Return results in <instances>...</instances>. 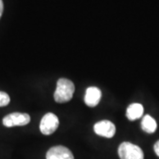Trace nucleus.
I'll use <instances>...</instances> for the list:
<instances>
[{"instance_id": "obj_10", "label": "nucleus", "mask_w": 159, "mask_h": 159, "mask_svg": "<svg viewBox=\"0 0 159 159\" xmlns=\"http://www.w3.org/2000/svg\"><path fill=\"white\" fill-rule=\"evenodd\" d=\"M10 102V97L6 92L0 91V107L6 106Z\"/></svg>"}, {"instance_id": "obj_11", "label": "nucleus", "mask_w": 159, "mask_h": 159, "mask_svg": "<svg viewBox=\"0 0 159 159\" xmlns=\"http://www.w3.org/2000/svg\"><path fill=\"white\" fill-rule=\"evenodd\" d=\"M154 150H155L156 154L159 157V141H157V142L155 143V145H154Z\"/></svg>"}, {"instance_id": "obj_6", "label": "nucleus", "mask_w": 159, "mask_h": 159, "mask_svg": "<svg viewBox=\"0 0 159 159\" xmlns=\"http://www.w3.org/2000/svg\"><path fill=\"white\" fill-rule=\"evenodd\" d=\"M46 159H74L72 151L64 146L51 148L46 154Z\"/></svg>"}, {"instance_id": "obj_5", "label": "nucleus", "mask_w": 159, "mask_h": 159, "mask_svg": "<svg viewBox=\"0 0 159 159\" xmlns=\"http://www.w3.org/2000/svg\"><path fill=\"white\" fill-rule=\"evenodd\" d=\"M94 131L97 135L105 138H111L114 136L116 133V127L112 122L109 120H102L95 124Z\"/></svg>"}, {"instance_id": "obj_9", "label": "nucleus", "mask_w": 159, "mask_h": 159, "mask_svg": "<svg viewBox=\"0 0 159 159\" xmlns=\"http://www.w3.org/2000/svg\"><path fill=\"white\" fill-rule=\"evenodd\" d=\"M157 122L156 120L149 115H145L142 120V130L148 134H153L157 130Z\"/></svg>"}, {"instance_id": "obj_8", "label": "nucleus", "mask_w": 159, "mask_h": 159, "mask_svg": "<svg viewBox=\"0 0 159 159\" xmlns=\"http://www.w3.org/2000/svg\"><path fill=\"white\" fill-rule=\"evenodd\" d=\"M142 114H143V106L141 103H132L126 110V117L131 121L140 119Z\"/></svg>"}, {"instance_id": "obj_1", "label": "nucleus", "mask_w": 159, "mask_h": 159, "mask_svg": "<svg viewBox=\"0 0 159 159\" xmlns=\"http://www.w3.org/2000/svg\"><path fill=\"white\" fill-rule=\"evenodd\" d=\"M75 87L70 80L61 78L57 80V89L54 93V99L58 103L69 102L74 96Z\"/></svg>"}, {"instance_id": "obj_3", "label": "nucleus", "mask_w": 159, "mask_h": 159, "mask_svg": "<svg viewBox=\"0 0 159 159\" xmlns=\"http://www.w3.org/2000/svg\"><path fill=\"white\" fill-rule=\"evenodd\" d=\"M59 125L58 118L55 114H45L40 122V131L44 135H50L57 130Z\"/></svg>"}, {"instance_id": "obj_7", "label": "nucleus", "mask_w": 159, "mask_h": 159, "mask_svg": "<svg viewBox=\"0 0 159 159\" xmlns=\"http://www.w3.org/2000/svg\"><path fill=\"white\" fill-rule=\"evenodd\" d=\"M102 97V92L97 87H89L87 89L84 101L89 107H95L100 102Z\"/></svg>"}, {"instance_id": "obj_12", "label": "nucleus", "mask_w": 159, "mask_h": 159, "mask_svg": "<svg viewBox=\"0 0 159 159\" xmlns=\"http://www.w3.org/2000/svg\"><path fill=\"white\" fill-rule=\"evenodd\" d=\"M3 11H4V4H3V1L0 0V18L3 14Z\"/></svg>"}, {"instance_id": "obj_2", "label": "nucleus", "mask_w": 159, "mask_h": 159, "mask_svg": "<svg viewBox=\"0 0 159 159\" xmlns=\"http://www.w3.org/2000/svg\"><path fill=\"white\" fill-rule=\"evenodd\" d=\"M118 153L120 159H144L142 148L131 142H122L119 145Z\"/></svg>"}, {"instance_id": "obj_4", "label": "nucleus", "mask_w": 159, "mask_h": 159, "mask_svg": "<svg viewBox=\"0 0 159 159\" xmlns=\"http://www.w3.org/2000/svg\"><path fill=\"white\" fill-rule=\"evenodd\" d=\"M30 122V116L27 113L13 112L8 114L3 119V124L6 127L13 126H22L26 125Z\"/></svg>"}]
</instances>
